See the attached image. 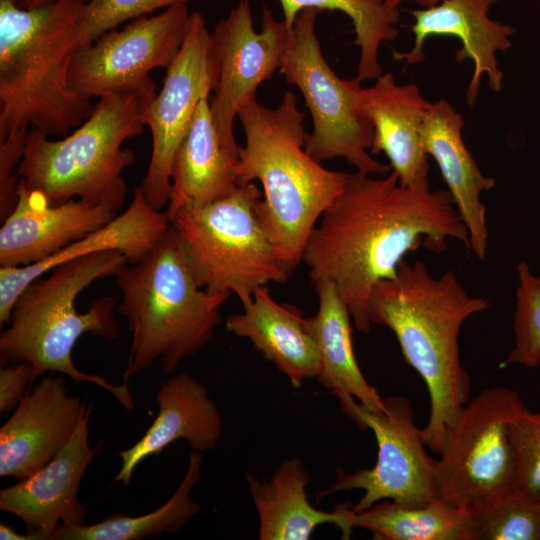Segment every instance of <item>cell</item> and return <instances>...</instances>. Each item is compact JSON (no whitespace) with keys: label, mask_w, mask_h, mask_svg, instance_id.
I'll return each instance as SVG.
<instances>
[{"label":"cell","mask_w":540,"mask_h":540,"mask_svg":"<svg viewBox=\"0 0 540 540\" xmlns=\"http://www.w3.org/2000/svg\"><path fill=\"white\" fill-rule=\"evenodd\" d=\"M448 238L469 248L468 230L447 189L431 190L428 179L402 185L393 171L381 177L355 171L309 235L302 262L312 283H334L355 328L368 333L374 285L393 278L404 256L422 243L440 252Z\"/></svg>","instance_id":"6da1fadb"},{"label":"cell","mask_w":540,"mask_h":540,"mask_svg":"<svg viewBox=\"0 0 540 540\" xmlns=\"http://www.w3.org/2000/svg\"><path fill=\"white\" fill-rule=\"evenodd\" d=\"M89 0L21 9L0 0V159L18 164L30 130L65 136L91 114V99L68 80Z\"/></svg>","instance_id":"7a4b0ae2"},{"label":"cell","mask_w":540,"mask_h":540,"mask_svg":"<svg viewBox=\"0 0 540 540\" xmlns=\"http://www.w3.org/2000/svg\"><path fill=\"white\" fill-rule=\"evenodd\" d=\"M489 308V300L468 294L453 270L434 277L421 260H402L393 278L371 290V323L394 333L406 362L427 386L430 414L421 432L438 455L447 429L470 400L471 379L460 362L461 327Z\"/></svg>","instance_id":"3957f363"},{"label":"cell","mask_w":540,"mask_h":540,"mask_svg":"<svg viewBox=\"0 0 540 540\" xmlns=\"http://www.w3.org/2000/svg\"><path fill=\"white\" fill-rule=\"evenodd\" d=\"M237 117L245 137L238 148L237 185L261 183L257 217L291 272L302 262L320 217L342 193L348 173L323 167L306 151L305 113L292 91H286L275 108L255 98Z\"/></svg>","instance_id":"277c9868"},{"label":"cell","mask_w":540,"mask_h":540,"mask_svg":"<svg viewBox=\"0 0 540 540\" xmlns=\"http://www.w3.org/2000/svg\"><path fill=\"white\" fill-rule=\"evenodd\" d=\"M127 262L122 252L107 250L58 265L47 276L31 281L17 297L0 335L1 366L28 363L33 382L46 372L64 374L77 383L89 382L105 389L126 410H133L127 382L116 385L85 373L72 359L74 346L85 334L105 340L120 336L113 296L92 300L85 313L77 312L75 300L94 281L115 276Z\"/></svg>","instance_id":"5b68a950"},{"label":"cell","mask_w":540,"mask_h":540,"mask_svg":"<svg viewBox=\"0 0 540 540\" xmlns=\"http://www.w3.org/2000/svg\"><path fill=\"white\" fill-rule=\"evenodd\" d=\"M121 292L117 311L131 333L123 382L159 361L163 373L203 349L221 322L229 293L201 288L171 226L140 260L114 276Z\"/></svg>","instance_id":"8992f818"},{"label":"cell","mask_w":540,"mask_h":540,"mask_svg":"<svg viewBox=\"0 0 540 540\" xmlns=\"http://www.w3.org/2000/svg\"><path fill=\"white\" fill-rule=\"evenodd\" d=\"M150 101L135 93H107L62 139L30 130L17 176L51 204L79 199L118 213L128 193L121 173L135 162L133 151L122 144L143 132Z\"/></svg>","instance_id":"52a82bcc"},{"label":"cell","mask_w":540,"mask_h":540,"mask_svg":"<svg viewBox=\"0 0 540 540\" xmlns=\"http://www.w3.org/2000/svg\"><path fill=\"white\" fill-rule=\"evenodd\" d=\"M261 198L252 182L222 199L185 205L170 218L197 284L234 294L242 305L258 287L284 283L290 273L257 217Z\"/></svg>","instance_id":"ba28073f"},{"label":"cell","mask_w":540,"mask_h":540,"mask_svg":"<svg viewBox=\"0 0 540 540\" xmlns=\"http://www.w3.org/2000/svg\"><path fill=\"white\" fill-rule=\"evenodd\" d=\"M525 405L507 387L483 390L447 429L436 464L439 499L470 514L515 489L509 424Z\"/></svg>","instance_id":"9c48e42d"},{"label":"cell","mask_w":540,"mask_h":540,"mask_svg":"<svg viewBox=\"0 0 540 540\" xmlns=\"http://www.w3.org/2000/svg\"><path fill=\"white\" fill-rule=\"evenodd\" d=\"M319 12L309 8L299 13L293 42L279 69L287 83L300 90L312 118L305 149L318 162L343 158L358 172L385 175L390 165L370 153L374 130L358 103L361 82L339 78L322 54L315 31Z\"/></svg>","instance_id":"30bf717a"},{"label":"cell","mask_w":540,"mask_h":540,"mask_svg":"<svg viewBox=\"0 0 540 540\" xmlns=\"http://www.w3.org/2000/svg\"><path fill=\"white\" fill-rule=\"evenodd\" d=\"M341 410L375 435L378 454L372 468L346 473L338 468L335 483L322 496L360 489L361 499L351 508L360 512L382 500L406 507H421L439 499L437 460L429 456L421 429L414 423L410 401L403 396L384 399L385 409L374 412L352 396L338 398Z\"/></svg>","instance_id":"8fae6325"},{"label":"cell","mask_w":540,"mask_h":540,"mask_svg":"<svg viewBox=\"0 0 540 540\" xmlns=\"http://www.w3.org/2000/svg\"><path fill=\"white\" fill-rule=\"evenodd\" d=\"M190 15L187 4L172 6L154 16L136 18L121 30L108 31L79 48L68 72L71 88L89 99L107 93H135L153 100L157 91L149 74L172 64Z\"/></svg>","instance_id":"7c38bea8"},{"label":"cell","mask_w":540,"mask_h":540,"mask_svg":"<svg viewBox=\"0 0 540 540\" xmlns=\"http://www.w3.org/2000/svg\"><path fill=\"white\" fill-rule=\"evenodd\" d=\"M293 28L283 20L277 21L264 6L262 30L257 32L249 0H239L210 32V109L218 134L229 149L239 148L233 134L235 118L256 98L257 88L280 69L294 39Z\"/></svg>","instance_id":"4fadbf2b"},{"label":"cell","mask_w":540,"mask_h":540,"mask_svg":"<svg viewBox=\"0 0 540 540\" xmlns=\"http://www.w3.org/2000/svg\"><path fill=\"white\" fill-rule=\"evenodd\" d=\"M210 32L199 11L191 12L183 44L166 69L162 89L143 114L151 131L152 152L140 186L156 210L167 207L172 165L187 135L201 99L211 92L207 51Z\"/></svg>","instance_id":"5bb4252c"},{"label":"cell","mask_w":540,"mask_h":540,"mask_svg":"<svg viewBox=\"0 0 540 540\" xmlns=\"http://www.w3.org/2000/svg\"><path fill=\"white\" fill-rule=\"evenodd\" d=\"M87 409L70 396L63 376L34 385L0 428V476L25 479L52 461L74 435Z\"/></svg>","instance_id":"9a60e30c"},{"label":"cell","mask_w":540,"mask_h":540,"mask_svg":"<svg viewBox=\"0 0 540 540\" xmlns=\"http://www.w3.org/2000/svg\"><path fill=\"white\" fill-rule=\"evenodd\" d=\"M499 0H441L438 4L410 10L414 19L411 31L413 47L408 52L392 50V57L415 65L425 60L424 45L429 37L452 36L462 46L455 52L459 63L469 59L473 73L466 90V103L472 109L478 95L481 79L488 78L494 92L502 88L503 73L498 65L497 53L512 47L511 36L516 29L489 17L490 8Z\"/></svg>","instance_id":"2e32d148"},{"label":"cell","mask_w":540,"mask_h":540,"mask_svg":"<svg viewBox=\"0 0 540 540\" xmlns=\"http://www.w3.org/2000/svg\"><path fill=\"white\" fill-rule=\"evenodd\" d=\"M91 407L74 435L58 455L33 475L0 490V509L19 518L26 532H37L41 540H53L60 525L86 524V510L78 490L101 443L89 445L88 420Z\"/></svg>","instance_id":"e0dca14e"},{"label":"cell","mask_w":540,"mask_h":540,"mask_svg":"<svg viewBox=\"0 0 540 540\" xmlns=\"http://www.w3.org/2000/svg\"><path fill=\"white\" fill-rule=\"evenodd\" d=\"M116 215L79 199L51 204L19 179L16 204L1 222L0 267H24L45 261Z\"/></svg>","instance_id":"ac0fdd59"},{"label":"cell","mask_w":540,"mask_h":540,"mask_svg":"<svg viewBox=\"0 0 540 540\" xmlns=\"http://www.w3.org/2000/svg\"><path fill=\"white\" fill-rule=\"evenodd\" d=\"M170 227L168 212L154 209L138 186L133 191L129 206L121 214L45 261L24 267H0L1 327L9 322L19 294L34 279L73 259L107 250L120 251L128 263H134L144 257Z\"/></svg>","instance_id":"d6986e66"},{"label":"cell","mask_w":540,"mask_h":540,"mask_svg":"<svg viewBox=\"0 0 540 540\" xmlns=\"http://www.w3.org/2000/svg\"><path fill=\"white\" fill-rule=\"evenodd\" d=\"M373 86L359 87L360 108L370 119L374 135L370 153H384L402 185L428 179L429 163L421 128L432 102L415 84H397L382 73Z\"/></svg>","instance_id":"ffe728a7"},{"label":"cell","mask_w":540,"mask_h":540,"mask_svg":"<svg viewBox=\"0 0 540 540\" xmlns=\"http://www.w3.org/2000/svg\"><path fill=\"white\" fill-rule=\"evenodd\" d=\"M158 414L145 434L131 447L118 453L121 468L116 482L131 483L136 467L147 457L160 454L176 440L187 441L193 451L215 448L223 424L206 387L189 374L171 376L156 394Z\"/></svg>","instance_id":"44dd1931"},{"label":"cell","mask_w":540,"mask_h":540,"mask_svg":"<svg viewBox=\"0 0 540 540\" xmlns=\"http://www.w3.org/2000/svg\"><path fill=\"white\" fill-rule=\"evenodd\" d=\"M463 116L441 98L432 102L421 128L422 141L441 172L454 205L469 233V248L481 260L487 253L489 233L483 192L496 181L486 176L468 150L463 136Z\"/></svg>","instance_id":"7402d4cb"},{"label":"cell","mask_w":540,"mask_h":540,"mask_svg":"<svg viewBox=\"0 0 540 540\" xmlns=\"http://www.w3.org/2000/svg\"><path fill=\"white\" fill-rule=\"evenodd\" d=\"M242 306V313L226 319L228 331L249 339L293 387L299 388L304 380L317 377L320 357L309 317L294 306L275 301L267 286L258 287Z\"/></svg>","instance_id":"603a6c76"},{"label":"cell","mask_w":540,"mask_h":540,"mask_svg":"<svg viewBox=\"0 0 540 540\" xmlns=\"http://www.w3.org/2000/svg\"><path fill=\"white\" fill-rule=\"evenodd\" d=\"M248 490L259 517L260 540H307L321 524H334L343 539H349L353 510L336 505L326 512L312 506L306 486L310 476L299 457L285 459L269 480L246 475Z\"/></svg>","instance_id":"cb8c5ba5"},{"label":"cell","mask_w":540,"mask_h":540,"mask_svg":"<svg viewBox=\"0 0 540 540\" xmlns=\"http://www.w3.org/2000/svg\"><path fill=\"white\" fill-rule=\"evenodd\" d=\"M237 164L238 151L222 142L205 96L173 161L166 209L170 218L185 205H204L232 194L239 187Z\"/></svg>","instance_id":"d4e9b609"},{"label":"cell","mask_w":540,"mask_h":540,"mask_svg":"<svg viewBox=\"0 0 540 540\" xmlns=\"http://www.w3.org/2000/svg\"><path fill=\"white\" fill-rule=\"evenodd\" d=\"M313 286L318 296V311L309 321L320 357L316 378L337 398L349 395L371 411H383L384 399L366 381L357 364L347 305L332 281L320 279Z\"/></svg>","instance_id":"484cf974"},{"label":"cell","mask_w":540,"mask_h":540,"mask_svg":"<svg viewBox=\"0 0 540 540\" xmlns=\"http://www.w3.org/2000/svg\"><path fill=\"white\" fill-rule=\"evenodd\" d=\"M201 467V452L192 451L179 486L163 505L152 512L141 516L118 513L92 525H60L53 540H141L162 533H175L200 511V506L191 500L190 494L200 479Z\"/></svg>","instance_id":"4316f807"},{"label":"cell","mask_w":540,"mask_h":540,"mask_svg":"<svg viewBox=\"0 0 540 540\" xmlns=\"http://www.w3.org/2000/svg\"><path fill=\"white\" fill-rule=\"evenodd\" d=\"M351 526L367 529L379 540H473L471 514L440 499L421 507L382 500L353 511Z\"/></svg>","instance_id":"83f0119b"},{"label":"cell","mask_w":540,"mask_h":540,"mask_svg":"<svg viewBox=\"0 0 540 540\" xmlns=\"http://www.w3.org/2000/svg\"><path fill=\"white\" fill-rule=\"evenodd\" d=\"M283 21L294 27L297 16L304 9L339 11L352 21L355 44L360 49L356 78L362 82L376 79L383 71L379 64L382 43L394 41L398 36L399 8L377 0H278Z\"/></svg>","instance_id":"f1b7e54d"},{"label":"cell","mask_w":540,"mask_h":540,"mask_svg":"<svg viewBox=\"0 0 540 540\" xmlns=\"http://www.w3.org/2000/svg\"><path fill=\"white\" fill-rule=\"evenodd\" d=\"M471 516L473 540H540V498L517 489Z\"/></svg>","instance_id":"f546056e"},{"label":"cell","mask_w":540,"mask_h":540,"mask_svg":"<svg viewBox=\"0 0 540 540\" xmlns=\"http://www.w3.org/2000/svg\"><path fill=\"white\" fill-rule=\"evenodd\" d=\"M518 287L513 329L514 348L504 365L519 364L527 368L540 365V277L530 271L525 262L517 266Z\"/></svg>","instance_id":"4dcf8cb0"},{"label":"cell","mask_w":540,"mask_h":540,"mask_svg":"<svg viewBox=\"0 0 540 540\" xmlns=\"http://www.w3.org/2000/svg\"><path fill=\"white\" fill-rule=\"evenodd\" d=\"M190 0H89L78 21L80 48L126 21L146 16L156 10L188 4Z\"/></svg>","instance_id":"1f68e13d"},{"label":"cell","mask_w":540,"mask_h":540,"mask_svg":"<svg viewBox=\"0 0 540 540\" xmlns=\"http://www.w3.org/2000/svg\"><path fill=\"white\" fill-rule=\"evenodd\" d=\"M515 460V489L540 498V409L524 406L509 424Z\"/></svg>","instance_id":"d6a6232c"},{"label":"cell","mask_w":540,"mask_h":540,"mask_svg":"<svg viewBox=\"0 0 540 540\" xmlns=\"http://www.w3.org/2000/svg\"><path fill=\"white\" fill-rule=\"evenodd\" d=\"M33 383L30 364L22 362L0 368V412L13 411Z\"/></svg>","instance_id":"836d02e7"},{"label":"cell","mask_w":540,"mask_h":540,"mask_svg":"<svg viewBox=\"0 0 540 540\" xmlns=\"http://www.w3.org/2000/svg\"><path fill=\"white\" fill-rule=\"evenodd\" d=\"M0 539L1 540H41L37 532H26L25 534L17 533L13 527L0 524Z\"/></svg>","instance_id":"e575fe53"},{"label":"cell","mask_w":540,"mask_h":540,"mask_svg":"<svg viewBox=\"0 0 540 540\" xmlns=\"http://www.w3.org/2000/svg\"><path fill=\"white\" fill-rule=\"evenodd\" d=\"M377 1H380L393 8H399V6L404 2H412L421 6L422 8H425V7L434 6L438 4L441 0H377Z\"/></svg>","instance_id":"d590c367"},{"label":"cell","mask_w":540,"mask_h":540,"mask_svg":"<svg viewBox=\"0 0 540 540\" xmlns=\"http://www.w3.org/2000/svg\"><path fill=\"white\" fill-rule=\"evenodd\" d=\"M21 9H34L56 2L57 0H13Z\"/></svg>","instance_id":"8d00e7d4"}]
</instances>
